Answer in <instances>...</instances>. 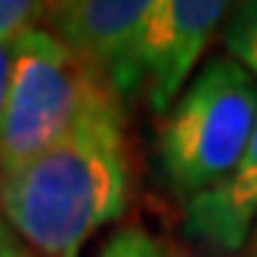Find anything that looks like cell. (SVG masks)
I'll return each instance as SVG.
<instances>
[{
    "label": "cell",
    "instance_id": "cell-1",
    "mask_svg": "<svg viewBox=\"0 0 257 257\" xmlns=\"http://www.w3.org/2000/svg\"><path fill=\"white\" fill-rule=\"evenodd\" d=\"M127 198L124 105L108 90L87 102L56 146L0 174L7 226L38 257H81L90 238L127 211Z\"/></svg>",
    "mask_w": 257,
    "mask_h": 257
},
{
    "label": "cell",
    "instance_id": "cell-2",
    "mask_svg": "<svg viewBox=\"0 0 257 257\" xmlns=\"http://www.w3.org/2000/svg\"><path fill=\"white\" fill-rule=\"evenodd\" d=\"M257 121V78L232 56L211 59L186 84L158 127V155L171 189L195 198L223 183Z\"/></svg>",
    "mask_w": 257,
    "mask_h": 257
},
{
    "label": "cell",
    "instance_id": "cell-3",
    "mask_svg": "<svg viewBox=\"0 0 257 257\" xmlns=\"http://www.w3.org/2000/svg\"><path fill=\"white\" fill-rule=\"evenodd\" d=\"M99 87L50 28L34 25L13 44V75L0 124V174L56 146Z\"/></svg>",
    "mask_w": 257,
    "mask_h": 257
},
{
    "label": "cell",
    "instance_id": "cell-4",
    "mask_svg": "<svg viewBox=\"0 0 257 257\" xmlns=\"http://www.w3.org/2000/svg\"><path fill=\"white\" fill-rule=\"evenodd\" d=\"M149 10L152 0H75L50 4L44 19L87 75L124 105L140 93L137 38Z\"/></svg>",
    "mask_w": 257,
    "mask_h": 257
},
{
    "label": "cell",
    "instance_id": "cell-5",
    "mask_svg": "<svg viewBox=\"0 0 257 257\" xmlns=\"http://www.w3.org/2000/svg\"><path fill=\"white\" fill-rule=\"evenodd\" d=\"M226 10L220 0H152L137 38V71L140 93L158 118L180 99Z\"/></svg>",
    "mask_w": 257,
    "mask_h": 257
},
{
    "label": "cell",
    "instance_id": "cell-6",
    "mask_svg": "<svg viewBox=\"0 0 257 257\" xmlns=\"http://www.w3.org/2000/svg\"><path fill=\"white\" fill-rule=\"evenodd\" d=\"M257 223V121L235 171L214 189L186 201L183 226L214 254H242Z\"/></svg>",
    "mask_w": 257,
    "mask_h": 257
},
{
    "label": "cell",
    "instance_id": "cell-7",
    "mask_svg": "<svg viewBox=\"0 0 257 257\" xmlns=\"http://www.w3.org/2000/svg\"><path fill=\"white\" fill-rule=\"evenodd\" d=\"M226 50L229 56L245 65L257 78V0L254 4H242L232 22L226 28Z\"/></svg>",
    "mask_w": 257,
    "mask_h": 257
},
{
    "label": "cell",
    "instance_id": "cell-8",
    "mask_svg": "<svg viewBox=\"0 0 257 257\" xmlns=\"http://www.w3.org/2000/svg\"><path fill=\"white\" fill-rule=\"evenodd\" d=\"M96 257H164V251H161L158 238L149 235L146 229L124 226V229H115L105 238Z\"/></svg>",
    "mask_w": 257,
    "mask_h": 257
},
{
    "label": "cell",
    "instance_id": "cell-9",
    "mask_svg": "<svg viewBox=\"0 0 257 257\" xmlns=\"http://www.w3.org/2000/svg\"><path fill=\"white\" fill-rule=\"evenodd\" d=\"M47 16V4H31V0H0V44H13L19 34L38 25V19Z\"/></svg>",
    "mask_w": 257,
    "mask_h": 257
},
{
    "label": "cell",
    "instance_id": "cell-10",
    "mask_svg": "<svg viewBox=\"0 0 257 257\" xmlns=\"http://www.w3.org/2000/svg\"><path fill=\"white\" fill-rule=\"evenodd\" d=\"M13 44H0V124H4V108H7V93H10V75H13Z\"/></svg>",
    "mask_w": 257,
    "mask_h": 257
},
{
    "label": "cell",
    "instance_id": "cell-11",
    "mask_svg": "<svg viewBox=\"0 0 257 257\" xmlns=\"http://www.w3.org/2000/svg\"><path fill=\"white\" fill-rule=\"evenodd\" d=\"M0 257H31L25 251V242L7 223H0Z\"/></svg>",
    "mask_w": 257,
    "mask_h": 257
},
{
    "label": "cell",
    "instance_id": "cell-12",
    "mask_svg": "<svg viewBox=\"0 0 257 257\" xmlns=\"http://www.w3.org/2000/svg\"><path fill=\"white\" fill-rule=\"evenodd\" d=\"M161 251H164V257H242V254H205V251H198L186 242H177V238L161 242Z\"/></svg>",
    "mask_w": 257,
    "mask_h": 257
},
{
    "label": "cell",
    "instance_id": "cell-13",
    "mask_svg": "<svg viewBox=\"0 0 257 257\" xmlns=\"http://www.w3.org/2000/svg\"><path fill=\"white\" fill-rule=\"evenodd\" d=\"M242 257H257V223H254V229H251V238H248Z\"/></svg>",
    "mask_w": 257,
    "mask_h": 257
}]
</instances>
